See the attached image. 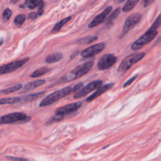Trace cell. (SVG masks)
I'll return each mask as SVG.
<instances>
[{"label": "cell", "instance_id": "25", "mask_svg": "<svg viewBox=\"0 0 161 161\" xmlns=\"http://www.w3.org/2000/svg\"><path fill=\"white\" fill-rule=\"evenodd\" d=\"M25 19H26V16L25 15H19L15 19V24L17 27H21L25 21Z\"/></svg>", "mask_w": 161, "mask_h": 161}, {"label": "cell", "instance_id": "37", "mask_svg": "<svg viewBox=\"0 0 161 161\" xmlns=\"http://www.w3.org/2000/svg\"><path fill=\"white\" fill-rule=\"evenodd\" d=\"M18 1L19 0H11V2L12 3H17Z\"/></svg>", "mask_w": 161, "mask_h": 161}, {"label": "cell", "instance_id": "20", "mask_svg": "<svg viewBox=\"0 0 161 161\" xmlns=\"http://www.w3.org/2000/svg\"><path fill=\"white\" fill-rule=\"evenodd\" d=\"M49 71H50V69L47 68V67H41V68L38 69L33 72L30 75V77L31 78H39L42 75L47 74Z\"/></svg>", "mask_w": 161, "mask_h": 161}, {"label": "cell", "instance_id": "6", "mask_svg": "<svg viewBox=\"0 0 161 161\" xmlns=\"http://www.w3.org/2000/svg\"><path fill=\"white\" fill-rule=\"evenodd\" d=\"M102 84L103 81L101 80H97L89 83L86 86L82 88L77 93H75V95L74 96V99H79L84 97L91 91L99 88L102 85Z\"/></svg>", "mask_w": 161, "mask_h": 161}, {"label": "cell", "instance_id": "26", "mask_svg": "<svg viewBox=\"0 0 161 161\" xmlns=\"http://www.w3.org/2000/svg\"><path fill=\"white\" fill-rule=\"evenodd\" d=\"M12 16V11L9 8H6L3 12V19L4 22H6L10 20V17Z\"/></svg>", "mask_w": 161, "mask_h": 161}, {"label": "cell", "instance_id": "17", "mask_svg": "<svg viewBox=\"0 0 161 161\" xmlns=\"http://www.w3.org/2000/svg\"><path fill=\"white\" fill-rule=\"evenodd\" d=\"M21 98L19 97H12L6 98H0V105L6 104H15L20 102Z\"/></svg>", "mask_w": 161, "mask_h": 161}, {"label": "cell", "instance_id": "18", "mask_svg": "<svg viewBox=\"0 0 161 161\" xmlns=\"http://www.w3.org/2000/svg\"><path fill=\"white\" fill-rule=\"evenodd\" d=\"M139 0H128L123 7V12H129L131 11L139 2Z\"/></svg>", "mask_w": 161, "mask_h": 161}, {"label": "cell", "instance_id": "38", "mask_svg": "<svg viewBox=\"0 0 161 161\" xmlns=\"http://www.w3.org/2000/svg\"><path fill=\"white\" fill-rule=\"evenodd\" d=\"M124 1H125V0H119V2L122 3V2H123Z\"/></svg>", "mask_w": 161, "mask_h": 161}, {"label": "cell", "instance_id": "11", "mask_svg": "<svg viewBox=\"0 0 161 161\" xmlns=\"http://www.w3.org/2000/svg\"><path fill=\"white\" fill-rule=\"evenodd\" d=\"M82 103L81 102H75L67 105L62 107L59 108L55 110V115H61L64 116L65 115H68L72 113L76 110H78L79 108L81 107Z\"/></svg>", "mask_w": 161, "mask_h": 161}, {"label": "cell", "instance_id": "27", "mask_svg": "<svg viewBox=\"0 0 161 161\" xmlns=\"http://www.w3.org/2000/svg\"><path fill=\"white\" fill-rule=\"evenodd\" d=\"M25 4L26 5V6L30 8V9H34L37 6V5L34 2V0H26Z\"/></svg>", "mask_w": 161, "mask_h": 161}, {"label": "cell", "instance_id": "13", "mask_svg": "<svg viewBox=\"0 0 161 161\" xmlns=\"http://www.w3.org/2000/svg\"><path fill=\"white\" fill-rule=\"evenodd\" d=\"M113 86H114L113 83H109V84H106V85L100 86L99 88H98V89L94 93H93V94H92L91 96L88 97V98L86 99V101H88V102L92 101V100L95 99L96 98H97L101 95H103V93L105 92L106 91H108L110 89H112Z\"/></svg>", "mask_w": 161, "mask_h": 161}, {"label": "cell", "instance_id": "31", "mask_svg": "<svg viewBox=\"0 0 161 161\" xmlns=\"http://www.w3.org/2000/svg\"><path fill=\"white\" fill-rule=\"evenodd\" d=\"M83 86V84L82 82H79L78 84H76L74 86V88L72 89V91L73 92H75V91H79Z\"/></svg>", "mask_w": 161, "mask_h": 161}, {"label": "cell", "instance_id": "33", "mask_svg": "<svg viewBox=\"0 0 161 161\" xmlns=\"http://www.w3.org/2000/svg\"><path fill=\"white\" fill-rule=\"evenodd\" d=\"M37 17V13L35 12H32L29 15V18L31 20H35Z\"/></svg>", "mask_w": 161, "mask_h": 161}, {"label": "cell", "instance_id": "30", "mask_svg": "<svg viewBox=\"0 0 161 161\" xmlns=\"http://www.w3.org/2000/svg\"><path fill=\"white\" fill-rule=\"evenodd\" d=\"M6 158L8 159V160H12V161H29L27 159L24 158H21V157H13V156H6Z\"/></svg>", "mask_w": 161, "mask_h": 161}, {"label": "cell", "instance_id": "12", "mask_svg": "<svg viewBox=\"0 0 161 161\" xmlns=\"http://www.w3.org/2000/svg\"><path fill=\"white\" fill-rule=\"evenodd\" d=\"M112 8L113 7L112 6H109L107 8H106L100 14L96 16L95 18L88 24V28L92 29L98 26V25H99L101 23H102L105 20V19L106 18V16L108 15V14L112 12Z\"/></svg>", "mask_w": 161, "mask_h": 161}, {"label": "cell", "instance_id": "3", "mask_svg": "<svg viewBox=\"0 0 161 161\" xmlns=\"http://www.w3.org/2000/svg\"><path fill=\"white\" fill-rule=\"evenodd\" d=\"M146 54L144 52H139V53H133L129 56L126 57L120 65L118 66V72H125L130 69L131 67L144 57Z\"/></svg>", "mask_w": 161, "mask_h": 161}, {"label": "cell", "instance_id": "1", "mask_svg": "<svg viewBox=\"0 0 161 161\" xmlns=\"http://www.w3.org/2000/svg\"><path fill=\"white\" fill-rule=\"evenodd\" d=\"M93 66V62L89 61L87 62L84 63L77 67H75V69L70 71L68 74H65L59 81V83H64V82H68L72 81L75 79H77L84 75L86 74L89 72L92 67Z\"/></svg>", "mask_w": 161, "mask_h": 161}, {"label": "cell", "instance_id": "34", "mask_svg": "<svg viewBox=\"0 0 161 161\" xmlns=\"http://www.w3.org/2000/svg\"><path fill=\"white\" fill-rule=\"evenodd\" d=\"M154 0H145L144 1V7H147L148 6H149L152 2H153Z\"/></svg>", "mask_w": 161, "mask_h": 161}, {"label": "cell", "instance_id": "21", "mask_svg": "<svg viewBox=\"0 0 161 161\" xmlns=\"http://www.w3.org/2000/svg\"><path fill=\"white\" fill-rule=\"evenodd\" d=\"M22 88V85L21 84H16V85L12 87V88L1 91H0V93H2V94H3V95H8V94H10V93L18 91L20 89H21Z\"/></svg>", "mask_w": 161, "mask_h": 161}, {"label": "cell", "instance_id": "29", "mask_svg": "<svg viewBox=\"0 0 161 161\" xmlns=\"http://www.w3.org/2000/svg\"><path fill=\"white\" fill-rule=\"evenodd\" d=\"M138 75H135L133 76L132 78H130V79H129L128 81H127L126 82H125L124 83V84H123V87L125 88H126V87H128L129 86H130V84H132V82H133V81H134L135 79H137V78L138 77Z\"/></svg>", "mask_w": 161, "mask_h": 161}, {"label": "cell", "instance_id": "36", "mask_svg": "<svg viewBox=\"0 0 161 161\" xmlns=\"http://www.w3.org/2000/svg\"><path fill=\"white\" fill-rule=\"evenodd\" d=\"M3 44V39H0V47Z\"/></svg>", "mask_w": 161, "mask_h": 161}, {"label": "cell", "instance_id": "19", "mask_svg": "<svg viewBox=\"0 0 161 161\" xmlns=\"http://www.w3.org/2000/svg\"><path fill=\"white\" fill-rule=\"evenodd\" d=\"M71 20V16H68V17L62 19V20H61L60 22H59L57 24H55L54 25V28L52 29V32L55 33V32H59V30L61 29V28L64 26L65 24H66L67 22H68L69 21H70Z\"/></svg>", "mask_w": 161, "mask_h": 161}, {"label": "cell", "instance_id": "5", "mask_svg": "<svg viewBox=\"0 0 161 161\" xmlns=\"http://www.w3.org/2000/svg\"><path fill=\"white\" fill-rule=\"evenodd\" d=\"M157 35V32H148L147 31L145 34H143L139 39H138L136 41L133 42L132 45V49L133 50H138L142 49L143 46L149 44L152 40H153L154 38Z\"/></svg>", "mask_w": 161, "mask_h": 161}, {"label": "cell", "instance_id": "28", "mask_svg": "<svg viewBox=\"0 0 161 161\" xmlns=\"http://www.w3.org/2000/svg\"><path fill=\"white\" fill-rule=\"evenodd\" d=\"M64 118V116L62 115H55V116H54L52 119H50V121H49V123H54V122H59L62 120Z\"/></svg>", "mask_w": 161, "mask_h": 161}, {"label": "cell", "instance_id": "24", "mask_svg": "<svg viewBox=\"0 0 161 161\" xmlns=\"http://www.w3.org/2000/svg\"><path fill=\"white\" fill-rule=\"evenodd\" d=\"M161 24V20H160V16L159 15L157 19L155 20L154 23L152 24V26L150 27V29L147 30L148 32H155L157 31V30L159 28Z\"/></svg>", "mask_w": 161, "mask_h": 161}, {"label": "cell", "instance_id": "15", "mask_svg": "<svg viewBox=\"0 0 161 161\" xmlns=\"http://www.w3.org/2000/svg\"><path fill=\"white\" fill-rule=\"evenodd\" d=\"M45 91H42L37 93H34V94L32 95H29L25 96H23V98H20V102L23 103H28V102H31V101H34L35 99H39V98L42 97L44 95Z\"/></svg>", "mask_w": 161, "mask_h": 161}, {"label": "cell", "instance_id": "2", "mask_svg": "<svg viewBox=\"0 0 161 161\" xmlns=\"http://www.w3.org/2000/svg\"><path fill=\"white\" fill-rule=\"evenodd\" d=\"M72 92V88L70 86H67L64 88L61 89L57 90L51 94L45 97L43 100H42L40 105V107H44L49 106L50 105H52L54 103L56 102L57 101L59 100L60 99L66 96L67 95H69Z\"/></svg>", "mask_w": 161, "mask_h": 161}, {"label": "cell", "instance_id": "9", "mask_svg": "<svg viewBox=\"0 0 161 161\" xmlns=\"http://www.w3.org/2000/svg\"><path fill=\"white\" fill-rule=\"evenodd\" d=\"M105 43H98L91 45L88 48L83 50L81 52V55L84 58H89L95 56L100 53L105 49Z\"/></svg>", "mask_w": 161, "mask_h": 161}, {"label": "cell", "instance_id": "23", "mask_svg": "<svg viewBox=\"0 0 161 161\" xmlns=\"http://www.w3.org/2000/svg\"><path fill=\"white\" fill-rule=\"evenodd\" d=\"M120 10H121V9L120 8H118L117 9H116L111 15L109 16V17L106 19V23H111L113 20H115L118 17V15H120Z\"/></svg>", "mask_w": 161, "mask_h": 161}, {"label": "cell", "instance_id": "32", "mask_svg": "<svg viewBox=\"0 0 161 161\" xmlns=\"http://www.w3.org/2000/svg\"><path fill=\"white\" fill-rule=\"evenodd\" d=\"M34 2H35L37 6H39V9H43L44 7V2L43 0H34Z\"/></svg>", "mask_w": 161, "mask_h": 161}, {"label": "cell", "instance_id": "16", "mask_svg": "<svg viewBox=\"0 0 161 161\" xmlns=\"http://www.w3.org/2000/svg\"><path fill=\"white\" fill-rule=\"evenodd\" d=\"M62 58L61 53H52L49 54L45 59V62L49 64H52L59 61Z\"/></svg>", "mask_w": 161, "mask_h": 161}, {"label": "cell", "instance_id": "22", "mask_svg": "<svg viewBox=\"0 0 161 161\" xmlns=\"http://www.w3.org/2000/svg\"><path fill=\"white\" fill-rule=\"evenodd\" d=\"M98 38L96 36H88L80 39L78 42H79V44H89L91 43V42L96 40Z\"/></svg>", "mask_w": 161, "mask_h": 161}, {"label": "cell", "instance_id": "8", "mask_svg": "<svg viewBox=\"0 0 161 161\" xmlns=\"http://www.w3.org/2000/svg\"><path fill=\"white\" fill-rule=\"evenodd\" d=\"M29 61V58H25L19 61H16L13 62H10L3 65L0 67V74H4L12 72L20 68Z\"/></svg>", "mask_w": 161, "mask_h": 161}, {"label": "cell", "instance_id": "7", "mask_svg": "<svg viewBox=\"0 0 161 161\" xmlns=\"http://www.w3.org/2000/svg\"><path fill=\"white\" fill-rule=\"evenodd\" d=\"M117 58L113 54H106L103 55L98 62V68L99 70L104 71L111 67L116 61Z\"/></svg>", "mask_w": 161, "mask_h": 161}, {"label": "cell", "instance_id": "35", "mask_svg": "<svg viewBox=\"0 0 161 161\" xmlns=\"http://www.w3.org/2000/svg\"><path fill=\"white\" fill-rule=\"evenodd\" d=\"M79 53V50H77V51H74L72 55L70 56V60H72V59H74L76 56H77L78 55V54Z\"/></svg>", "mask_w": 161, "mask_h": 161}, {"label": "cell", "instance_id": "10", "mask_svg": "<svg viewBox=\"0 0 161 161\" xmlns=\"http://www.w3.org/2000/svg\"><path fill=\"white\" fill-rule=\"evenodd\" d=\"M142 15L139 13H133L129 16L124 23L123 28V33L125 34L131 30L141 20Z\"/></svg>", "mask_w": 161, "mask_h": 161}, {"label": "cell", "instance_id": "4", "mask_svg": "<svg viewBox=\"0 0 161 161\" xmlns=\"http://www.w3.org/2000/svg\"><path fill=\"white\" fill-rule=\"evenodd\" d=\"M31 120V118L25 113L15 112L7 114L0 117V125L10 124L20 121L29 122Z\"/></svg>", "mask_w": 161, "mask_h": 161}, {"label": "cell", "instance_id": "14", "mask_svg": "<svg viewBox=\"0 0 161 161\" xmlns=\"http://www.w3.org/2000/svg\"><path fill=\"white\" fill-rule=\"evenodd\" d=\"M45 82V80L40 79V80L35 81L31 82L30 83H28L27 84H26V85L25 86V87L23 89V92H27L29 91L34 89L36 88H38L42 85H43Z\"/></svg>", "mask_w": 161, "mask_h": 161}]
</instances>
